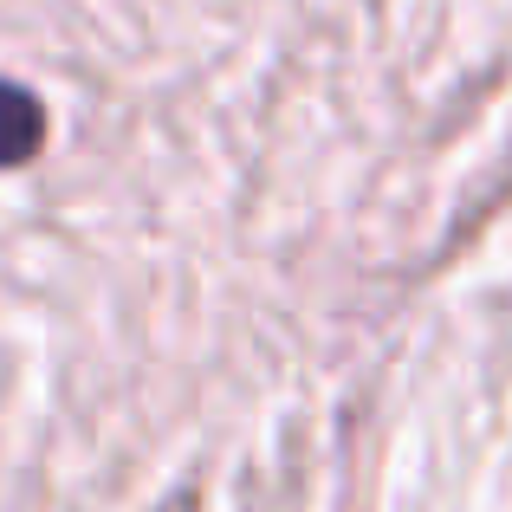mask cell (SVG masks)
<instances>
[{
  "mask_svg": "<svg viewBox=\"0 0 512 512\" xmlns=\"http://www.w3.org/2000/svg\"><path fill=\"white\" fill-rule=\"evenodd\" d=\"M39 137H46V117H39V104L26 98L20 85H7V78H0V169L26 163V156L39 150Z\"/></svg>",
  "mask_w": 512,
  "mask_h": 512,
  "instance_id": "6da1fadb",
  "label": "cell"
}]
</instances>
